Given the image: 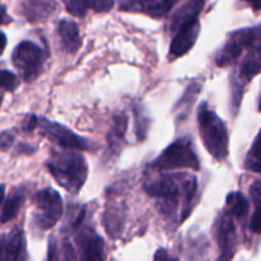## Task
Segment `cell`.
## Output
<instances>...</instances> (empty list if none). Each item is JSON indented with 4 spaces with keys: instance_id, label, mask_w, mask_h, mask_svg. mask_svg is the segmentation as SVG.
<instances>
[{
    "instance_id": "cell-19",
    "label": "cell",
    "mask_w": 261,
    "mask_h": 261,
    "mask_svg": "<svg viewBox=\"0 0 261 261\" xmlns=\"http://www.w3.org/2000/svg\"><path fill=\"white\" fill-rule=\"evenodd\" d=\"M250 195L255 204V213L251 218L250 229L254 233L261 234V180L255 181L250 188Z\"/></svg>"
},
{
    "instance_id": "cell-13",
    "label": "cell",
    "mask_w": 261,
    "mask_h": 261,
    "mask_svg": "<svg viewBox=\"0 0 261 261\" xmlns=\"http://www.w3.org/2000/svg\"><path fill=\"white\" fill-rule=\"evenodd\" d=\"M58 32L59 36H60L61 43H63L64 48H65L68 53L74 54L81 48V32H79V28L78 25H76V23H74L73 20H61V22L59 23Z\"/></svg>"
},
{
    "instance_id": "cell-27",
    "label": "cell",
    "mask_w": 261,
    "mask_h": 261,
    "mask_svg": "<svg viewBox=\"0 0 261 261\" xmlns=\"http://www.w3.org/2000/svg\"><path fill=\"white\" fill-rule=\"evenodd\" d=\"M87 9L97 13H107L114 8L115 0H84Z\"/></svg>"
},
{
    "instance_id": "cell-23",
    "label": "cell",
    "mask_w": 261,
    "mask_h": 261,
    "mask_svg": "<svg viewBox=\"0 0 261 261\" xmlns=\"http://www.w3.org/2000/svg\"><path fill=\"white\" fill-rule=\"evenodd\" d=\"M157 0H121L120 9L126 12H145L149 10L157 4Z\"/></svg>"
},
{
    "instance_id": "cell-8",
    "label": "cell",
    "mask_w": 261,
    "mask_h": 261,
    "mask_svg": "<svg viewBox=\"0 0 261 261\" xmlns=\"http://www.w3.org/2000/svg\"><path fill=\"white\" fill-rule=\"evenodd\" d=\"M38 126L42 137L47 138L51 142L56 143L60 148L75 150H91L92 145L86 138H82L71 132L70 129L58 122L50 121L47 119H38Z\"/></svg>"
},
{
    "instance_id": "cell-25",
    "label": "cell",
    "mask_w": 261,
    "mask_h": 261,
    "mask_svg": "<svg viewBox=\"0 0 261 261\" xmlns=\"http://www.w3.org/2000/svg\"><path fill=\"white\" fill-rule=\"evenodd\" d=\"M178 3V0H161L158 2L152 9L149 10L148 14L152 15L153 18H162L170 13V10Z\"/></svg>"
},
{
    "instance_id": "cell-11",
    "label": "cell",
    "mask_w": 261,
    "mask_h": 261,
    "mask_svg": "<svg viewBox=\"0 0 261 261\" xmlns=\"http://www.w3.org/2000/svg\"><path fill=\"white\" fill-rule=\"evenodd\" d=\"M218 244L221 247L219 261H231L236 246V228L231 216H224L219 222Z\"/></svg>"
},
{
    "instance_id": "cell-4",
    "label": "cell",
    "mask_w": 261,
    "mask_h": 261,
    "mask_svg": "<svg viewBox=\"0 0 261 261\" xmlns=\"http://www.w3.org/2000/svg\"><path fill=\"white\" fill-rule=\"evenodd\" d=\"M150 168L157 171L181 168L198 171L200 168V163L198 155L194 152L190 139H178L177 142L166 148L165 152L150 165Z\"/></svg>"
},
{
    "instance_id": "cell-35",
    "label": "cell",
    "mask_w": 261,
    "mask_h": 261,
    "mask_svg": "<svg viewBox=\"0 0 261 261\" xmlns=\"http://www.w3.org/2000/svg\"><path fill=\"white\" fill-rule=\"evenodd\" d=\"M3 252H4V239H0V261H2Z\"/></svg>"
},
{
    "instance_id": "cell-26",
    "label": "cell",
    "mask_w": 261,
    "mask_h": 261,
    "mask_svg": "<svg viewBox=\"0 0 261 261\" xmlns=\"http://www.w3.org/2000/svg\"><path fill=\"white\" fill-rule=\"evenodd\" d=\"M19 84L17 76L9 70H0V88L4 91L13 92Z\"/></svg>"
},
{
    "instance_id": "cell-18",
    "label": "cell",
    "mask_w": 261,
    "mask_h": 261,
    "mask_svg": "<svg viewBox=\"0 0 261 261\" xmlns=\"http://www.w3.org/2000/svg\"><path fill=\"white\" fill-rule=\"evenodd\" d=\"M227 208H228V214L236 218H244L249 212V201L239 191L229 193L227 196Z\"/></svg>"
},
{
    "instance_id": "cell-34",
    "label": "cell",
    "mask_w": 261,
    "mask_h": 261,
    "mask_svg": "<svg viewBox=\"0 0 261 261\" xmlns=\"http://www.w3.org/2000/svg\"><path fill=\"white\" fill-rule=\"evenodd\" d=\"M4 195H5V186L0 185V205H2L3 200H4Z\"/></svg>"
},
{
    "instance_id": "cell-2",
    "label": "cell",
    "mask_w": 261,
    "mask_h": 261,
    "mask_svg": "<svg viewBox=\"0 0 261 261\" xmlns=\"http://www.w3.org/2000/svg\"><path fill=\"white\" fill-rule=\"evenodd\" d=\"M46 166L56 182L71 194L78 193L88 177L86 160L75 149H53Z\"/></svg>"
},
{
    "instance_id": "cell-3",
    "label": "cell",
    "mask_w": 261,
    "mask_h": 261,
    "mask_svg": "<svg viewBox=\"0 0 261 261\" xmlns=\"http://www.w3.org/2000/svg\"><path fill=\"white\" fill-rule=\"evenodd\" d=\"M198 122L206 150L217 161H223L228 155V132L226 124L216 112L208 109L206 103L199 107Z\"/></svg>"
},
{
    "instance_id": "cell-10",
    "label": "cell",
    "mask_w": 261,
    "mask_h": 261,
    "mask_svg": "<svg viewBox=\"0 0 261 261\" xmlns=\"http://www.w3.org/2000/svg\"><path fill=\"white\" fill-rule=\"evenodd\" d=\"M81 261H105L103 240L92 229H86L78 236Z\"/></svg>"
},
{
    "instance_id": "cell-12",
    "label": "cell",
    "mask_w": 261,
    "mask_h": 261,
    "mask_svg": "<svg viewBox=\"0 0 261 261\" xmlns=\"http://www.w3.org/2000/svg\"><path fill=\"white\" fill-rule=\"evenodd\" d=\"M129 120L125 114H119L112 119L109 134H107V143L111 153L119 154L125 144V134H126Z\"/></svg>"
},
{
    "instance_id": "cell-14",
    "label": "cell",
    "mask_w": 261,
    "mask_h": 261,
    "mask_svg": "<svg viewBox=\"0 0 261 261\" xmlns=\"http://www.w3.org/2000/svg\"><path fill=\"white\" fill-rule=\"evenodd\" d=\"M204 8V0H190L184 4L177 12L173 14L172 22H171V30L177 31L181 25L190 20L196 19Z\"/></svg>"
},
{
    "instance_id": "cell-28",
    "label": "cell",
    "mask_w": 261,
    "mask_h": 261,
    "mask_svg": "<svg viewBox=\"0 0 261 261\" xmlns=\"http://www.w3.org/2000/svg\"><path fill=\"white\" fill-rule=\"evenodd\" d=\"M46 261H60L59 260V247L56 240L51 239L48 242V249H47V259Z\"/></svg>"
},
{
    "instance_id": "cell-31",
    "label": "cell",
    "mask_w": 261,
    "mask_h": 261,
    "mask_svg": "<svg viewBox=\"0 0 261 261\" xmlns=\"http://www.w3.org/2000/svg\"><path fill=\"white\" fill-rule=\"evenodd\" d=\"M154 261H178V259L171 256L165 249H160L157 252H155Z\"/></svg>"
},
{
    "instance_id": "cell-15",
    "label": "cell",
    "mask_w": 261,
    "mask_h": 261,
    "mask_svg": "<svg viewBox=\"0 0 261 261\" xmlns=\"http://www.w3.org/2000/svg\"><path fill=\"white\" fill-rule=\"evenodd\" d=\"M23 232L20 228H14L4 240V252L2 261H19L23 251Z\"/></svg>"
},
{
    "instance_id": "cell-9",
    "label": "cell",
    "mask_w": 261,
    "mask_h": 261,
    "mask_svg": "<svg viewBox=\"0 0 261 261\" xmlns=\"http://www.w3.org/2000/svg\"><path fill=\"white\" fill-rule=\"evenodd\" d=\"M200 22H199L198 18L181 25L177 30V33H176L172 43H171V58L176 59L186 55L194 47V45H195L196 40L199 37V33H200Z\"/></svg>"
},
{
    "instance_id": "cell-5",
    "label": "cell",
    "mask_w": 261,
    "mask_h": 261,
    "mask_svg": "<svg viewBox=\"0 0 261 261\" xmlns=\"http://www.w3.org/2000/svg\"><path fill=\"white\" fill-rule=\"evenodd\" d=\"M261 43V27L244 28L231 35L226 45L216 56L217 65L224 68L233 64L245 50H251Z\"/></svg>"
},
{
    "instance_id": "cell-20",
    "label": "cell",
    "mask_w": 261,
    "mask_h": 261,
    "mask_svg": "<svg viewBox=\"0 0 261 261\" xmlns=\"http://www.w3.org/2000/svg\"><path fill=\"white\" fill-rule=\"evenodd\" d=\"M23 203V195L20 193L13 194L8 198V200L5 201L4 205H3L2 214H0V223H7V222L12 221L13 218H15V216L19 212L20 206Z\"/></svg>"
},
{
    "instance_id": "cell-33",
    "label": "cell",
    "mask_w": 261,
    "mask_h": 261,
    "mask_svg": "<svg viewBox=\"0 0 261 261\" xmlns=\"http://www.w3.org/2000/svg\"><path fill=\"white\" fill-rule=\"evenodd\" d=\"M255 10H261V0H245Z\"/></svg>"
},
{
    "instance_id": "cell-16",
    "label": "cell",
    "mask_w": 261,
    "mask_h": 261,
    "mask_svg": "<svg viewBox=\"0 0 261 261\" xmlns=\"http://www.w3.org/2000/svg\"><path fill=\"white\" fill-rule=\"evenodd\" d=\"M261 73V43L255 46L254 48L249 51L247 56L241 64V70H240V76L244 81L249 82L254 78L255 75Z\"/></svg>"
},
{
    "instance_id": "cell-21",
    "label": "cell",
    "mask_w": 261,
    "mask_h": 261,
    "mask_svg": "<svg viewBox=\"0 0 261 261\" xmlns=\"http://www.w3.org/2000/svg\"><path fill=\"white\" fill-rule=\"evenodd\" d=\"M245 168L251 172L261 173V132L255 139L251 149L247 153L246 161H245Z\"/></svg>"
},
{
    "instance_id": "cell-29",
    "label": "cell",
    "mask_w": 261,
    "mask_h": 261,
    "mask_svg": "<svg viewBox=\"0 0 261 261\" xmlns=\"http://www.w3.org/2000/svg\"><path fill=\"white\" fill-rule=\"evenodd\" d=\"M13 142H14V135L10 132H4L0 134V149L2 150L10 148Z\"/></svg>"
},
{
    "instance_id": "cell-7",
    "label": "cell",
    "mask_w": 261,
    "mask_h": 261,
    "mask_svg": "<svg viewBox=\"0 0 261 261\" xmlns=\"http://www.w3.org/2000/svg\"><path fill=\"white\" fill-rule=\"evenodd\" d=\"M43 51L38 45L31 41H23L14 48L12 55L13 64L22 73L24 81L31 82L37 78L42 69Z\"/></svg>"
},
{
    "instance_id": "cell-36",
    "label": "cell",
    "mask_w": 261,
    "mask_h": 261,
    "mask_svg": "<svg viewBox=\"0 0 261 261\" xmlns=\"http://www.w3.org/2000/svg\"><path fill=\"white\" fill-rule=\"evenodd\" d=\"M259 111H261V97H260V102H259Z\"/></svg>"
},
{
    "instance_id": "cell-6",
    "label": "cell",
    "mask_w": 261,
    "mask_h": 261,
    "mask_svg": "<svg viewBox=\"0 0 261 261\" xmlns=\"http://www.w3.org/2000/svg\"><path fill=\"white\" fill-rule=\"evenodd\" d=\"M36 205V223L42 229H50L63 216V201L58 191L43 189L33 198Z\"/></svg>"
},
{
    "instance_id": "cell-1",
    "label": "cell",
    "mask_w": 261,
    "mask_h": 261,
    "mask_svg": "<svg viewBox=\"0 0 261 261\" xmlns=\"http://www.w3.org/2000/svg\"><path fill=\"white\" fill-rule=\"evenodd\" d=\"M196 178L185 177V175L165 176L145 184V191L149 196L158 199L157 208L163 214H172L177 211L181 198L185 201L184 216L185 221L191 212V203L196 194Z\"/></svg>"
},
{
    "instance_id": "cell-32",
    "label": "cell",
    "mask_w": 261,
    "mask_h": 261,
    "mask_svg": "<svg viewBox=\"0 0 261 261\" xmlns=\"http://www.w3.org/2000/svg\"><path fill=\"white\" fill-rule=\"evenodd\" d=\"M5 46H7V36L3 32H0V55L4 53Z\"/></svg>"
},
{
    "instance_id": "cell-30",
    "label": "cell",
    "mask_w": 261,
    "mask_h": 261,
    "mask_svg": "<svg viewBox=\"0 0 261 261\" xmlns=\"http://www.w3.org/2000/svg\"><path fill=\"white\" fill-rule=\"evenodd\" d=\"M38 126V117L35 115H31L23 121V130L27 133H32Z\"/></svg>"
},
{
    "instance_id": "cell-24",
    "label": "cell",
    "mask_w": 261,
    "mask_h": 261,
    "mask_svg": "<svg viewBox=\"0 0 261 261\" xmlns=\"http://www.w3.org/2000/svg\"><path fill=\"white\" fill-rule=\"evenodd\" d=\"M148 126H149V120L143 112V109L135 107V129H137V135L140 140L145 139Z\"/></svg>"
},
{
    "instance_id": "cell-22",
    "label": "cell",
    "mask_w": 261,
    "mask_h": 261,
    "mask_svg": "<svg viewBox=\"0 0 261 261\" xmlns=\"http://www.w3.org/2000/svg\"><path fill=\"white\" fill-rule=\"evenodd\" d=\"M200 83H198V82H194L193 84H190L189 86V88L186 89L185 94L182 96V98L178 101L177 106H176V110L177 111L181 112V115H182V112H189L190 111V107L193 106L194 101H195V98L198 97L199 92H200Z\"/></svg>"
},
{
    "instance_id": "cell-17",
    "label": "cell",
    "mask_w": 261,
    "mask_h": 261,
    "mask_svg": "<svg viewBox=\"0 0 261 261\" xmlns=\"http://www.w3.org/2000/svg\"><path fill=\"white\" fill-rule=\"evenodd\" d=\"M54 9H55V3L53 0H28L24 5L25 17L31 22L48 17Z\"/></svg>"
}]
</instances>
